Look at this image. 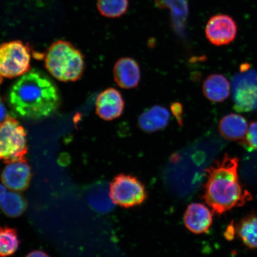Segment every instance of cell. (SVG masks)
<instances>
[{
    "label": "cell",
    "mask_w": 257,
    "mask_h": 257,
    "mask_svg": "<svg viewBox=\"0 0 257 257\" xmlns=\"http://www.w3.org/2000/svg\"><path fill=\"white\" fill-rule=\"evenodd\" d=\"M238 165V159L226 154L205 170L204 198L215 214H223L252 200V194L240 181Z\"/></svg>",
    "instance_id": "1"
},
{
    "label": "cell",
    "mask_w": 257,
    "mask_h": 257,
    "mask_svg": "<svg viewBox=\"0 0 257 257\" xmlns=\"http://www.w3.org/2000/svg\"><path fill=\"white\" fill-rule=\"evenodd\" d=\"M9 102L18 116L40 119L49 116L57 110L60 96L51 80L34 69L24 74L12 86Z\"/></svg>",
    "instance_id": "2"
},
{
    "label": "cell",
    "mask_w": 257,
    "mask_h": 257,
    "mask_svg": "<svg viewBox=\"0 0 257 257\" xmlns=\"http://www.w3.org/2000/svg\"><path fill=\"white\" fill-rule=\"evenodd\" d=\"M46 65L51 75L60 81H76L82 75L84 61L82 54L72 44L60 40L48 49Z\"/></svg>",
    "instance_id": "3"
},
{
    "label": "cell",
    "mask_w": 257,
    "mask_h": 257,
    "mask_svg": "<svg viewBox=\"0 0 257 257\" xmlns=\"http://www.w3.org/2000/svg\"><path fill=\"white\" fill-rule=\"evenodd\" d=\"M27 133L14 117L8 115L0 123V160L10 164L27 162Z\"/></svg>",
    "instance_id": "4"
},
{
    "label": "cell",
    "mask_w": 257,
    "mask_h": 257,
    "mask_svg": "<svg viewBox=\"0 0 257 257\" xmlns=\"http://www.w3.org/2000/svg\"><path fill=\"white\" fill-rule=\"evenodd\" d=\"M233 108L239 112L257 110V72L244 63L233 77L231 85Z\"/></svg>",
    "instance_id": "5"
},
{
    "label": "cell",
    "mask_w": 257,
    "mask_h": 257,
    "mask_svg": "<svg viewBox=\"0 0 257 257\" xmlns=\"http://www.w3.org/2000/svg\"><path fill=\"white\" fill-rule=\"evenodd\" d=\"M110 197L114 204L130 208L143 204L147 200L148 193L146 186L137 177L119 174L110 183Z\"/></svg>",
    "instance_id": "6"
},
{
    "label": "cell",
    "mask_w": 257,
    "mask_h": 257,
    "mask_svg": "<svg viewBox=\"0 0 257 257\" xmlns=\"http://www.w3.org/2000/svg\"><path fill=\"white\" fill-rule=\"evenodd\" d=\"M30 49L21 41L0 46V75L13 78L27 73L30 68Z\"/></svg>",
    "instance_id": "7"
},
{
    "label": "cell",
    "mask_w": 257,
    "mask_h": 257,
    "mask_svg": "<svg viewBox=\"0 0 257 257\" xmlns=\"http://www.w3.org/2000/svg\"><path fill=\"white\" fill-rule=\"evenodd\" d=\"M237 26L230 16L218 14L209 19L205 29V37L214 46H226L236 37Z\"/></svg>",
    "instance_id": "8"
},
{
    "label": "cell",
    "mask_w": 257,
    "mask_h": 257,
    "mask_svg": "<svg viewBox=\"0 0 257 257\" xmlns=\"http://www.w3.org/2000/svg\"><path fill=\"white\" fill-rule=\"evenodd\" d=\"M124 106L121 92L116 89L109 88L100 93L96 99V112L102 119L111 121L121 116Z\"/></svg>",
    "instance_id": "9"
},
{
    "label": "cell",
    "mask_w": 257,
    "mask_h": 257,
    "mask_svg": "<svg viewBox=\"0 0 257 257\" xmlns=\"http://www.w3.org/2000/svg\"><path fill=\"white\" fill-rule=\"evenodd\" d=\"M113 77L115 82L122 89L137 87L141 77L139 64L133 58H121L114 64Z\"/></svg>",
    "instance_id": "10"
},
{
    "label": "cell",
    "mask_w": 257,
    "mask_h": 257,
    "mask_svg": "<svg viewBox=\"0 0 257 257\" xmlns=\"http://www.w3.org/2000/svg\"><path fill=\"white\" fill-rule=\"evenodd\" d=\"M184 221L185 226L191 232L196 234L207 233L213 223V216L205 205L195 202L186 208Z\"/></svg>",
    "instance_id": "11"
},
{
    "label": "cell",
    "mask_w": 257,
    "mask_h": 257,
    "mask_svg": "<svg viewBox=\"0 0 257 257\" xmlns=\"http://www.w3.org/2000/svg\"><path fill=\"white\" fill-rule=\"evenodd\" d=\"M32 177L30 167L27 162L8 164L1 175L3 184L14 191H23L30 185Z\"/></svg>",
    "instance_id": "12"
},
{
    "label": "cell",
    "mask_w": 257,
    "mask_h": 257,
    "mask_svg": "<svg viewBox=\"0 0 257 257\" xmlns=\"http://www.w3.org/2000/svg\"><path fill=\"white\" fill-rule=\"evenodd\" d=\"M170 112L163 106L156 105L138 117V126L146 133H154L165 128L169 123Z\"/></svg>",
    "instance_id": "13"
},
{
    "label": "cell",
    "mask_w": 257,
    "mask_h": 257,
    "mask_svg": "<svg viewBox=\"0 0 257 257\" xmlns=\"http://www.w3.org/2000/svg\"><path fill=\"white\" fill-rule=\"evenodd\" d=\"M218 130L221 136L229 141L242 140L248 130L245 118L237 114L225 115L219 122Z\"/></svg>",
    "instance_id": "14"
},
{
    "label": "cell",
    "mask_w": 257,
    "mask_h": 257,
    "mask_svg": "<svg viewBox=\"0 0 257 257\" xmlns=\"http://www.w3.org/2000/svg\"><path fill=\"white\" fill-rule=\"evenodd\" d=\"M231 86L226 77L220 74L208 76L202 84V92L208 100L220 102L230 95Z\"/></svg>",
    "instance_id": "15"
},
{
    "label": "cell",
    "mask_w": 257,
    "mask_h": 257,
    "mask_svg": "<svg viewBox=\"0 0 257 257\" xmlns=\"http://www.w3.org/2000/svg\"><path fill=\"white\" fill-rule=\"evenodd\" d=\"M7 188L6 186L0 185V208L9 217L20 216L27 208V202L21 195L8 192Z\"/></svg>",
    "instance_id": "16"
},
{
    "label": "cell",
    "mask_w": 257,
    "mask_h": 257,
    "mask_svg": "<svg viewBox=\"0 0 257 257\" xmlns=\"http://www.w3.org/2000/svg\"><path fill=\"white\" fill-rule=\"evenodd\" d=\"M236 233L246 247L257 249V215L252 213L243 217L236 224Z\"/></svg>",
    "instance_id": "17"
},
{
    "label": "cell",
    "mask_w": 257,
    "mask_h": 257,
    "mask_svg": "<svg viewBox=\"0 0 257 257\" xmlns=\"http://www.w3.org/2000/svg\"><path fill=\"white\" fill-rule=\"evenodd\" d=\"M19 240L15 229L0 227V257H9L18 250Z\"/></svg>",
    "instance_id": "18"
},
{
    "label": "cell",
    "mask_w": 257,
    "mask_h": 257,
    "mask_svg": "<svg viewBox=\"0 0 257 257\" xmlns=\"http://www.w3.org/2000/svg\"><path fill=\"white\" fill-rule=\"evenodd\" d=\"M155 2L157 8L170 9L176 24H185L188 15L187 0H156Z\"/></svg>",
    "instance_id": "19"
},
{
    "label": "cell",
    "mask_w": 257,
    "mask_h": 257,
    "mask_svg": "<svg viewBox=\"0 0 257 257\" xmlns=\"http://www.w3.org/2000/svg\"><path fill=\"white\" fill-rule=\"evenodd\" d=\"M128 0H97V8L100 14L108 18H118L126 14Z\"/></svg>",
    "instance_id": "20"
},
{
    "label": "cell",
    "mask_w": 257,
    "mask_h": 257,
    "mask_svg": "<svg viewBox=\"0 0 257 257\" xmlns=\"http://www.w3.org/2000/svg\"><path fill=\"white\" fill-rule=\"evenodd\" d=\"M240 144L249 152L257 150V120L250 123L245 137Z\"/></svg>",
    "instance_id": "21"
},
{
    "label": "cell",
    "mask_w": 257,
    "mask_h": 257,
    "mask_svg": "<svg viewBox=\"0 0 257 257\" xmlns=\"http://www.w3.org/2000/svg\"><path fill=\"white\" fill-rule=\"evenodd\" d=\"M171 110L176 119L178 120L179 124L182 125L183 123L182 117L183 113L182 105L178 102H174L171 105Z\"/></svg>",
    "instance_id": "22"
},
{
    "label": "cell",
    "mask_w": 257,
    "mask_h": 257,
    "mask_svg": "<svg viewBox=\"0 0 257 257\" xmlns=\"http://www.w3.org/2000/svg\"><path fill=\"white\" fill-rule=\"evenodd\" d=\"M236 234V226H234L232 221V223L228 225L226 230L224 231V236L227 240H232Z\"/></svg>",
    "instance_id": "23"
},
{
    "label": "cell",
    "mask_w": 257,
    "mask_h": 257,
    "mask_svg": "<svg viewBox=\"0 0 257 257\" xmlns=\"http://www.w3.org/2000/svg\"><path fill=\"white\" fill-rule=\"evenodd\" d=\"M8 116L7 110H6L5 104L3 103L1 98H0V123L5 121Z\"/></svg>",
    "instance_id": "24"
},
{
    "label": "cell",
    "mask_w": 257,
    "mask_h": 257,
    "mask_svg": "<svg viewBox=\"0 0 257 257\" xmlns=\"http://www.w3.org/2000/svg\"><path fill=\"white\" fill-rule=\"evenodd\" d=\"M26 257H50L49 255L47 254L46 252L41 251V250H34L29 253V254Z\"/></svg>",
    "instance_id": "25"
},
{
    "label": "cell",
    "mask_w": 257,
    "mask_h": 257,
    "mask_svg": "<svg viewBox=\"0 0 257 257\" xmlns=\"http://www.w3.org/2000/svg\"><path fill=\"white\" fill-rule=\"evenodd\" d=\"M2 77L3 76L1 75H0V84H1V83H2V81H3Z\"/></svg>",
    "instance_id": "26"
}]
</instances>
